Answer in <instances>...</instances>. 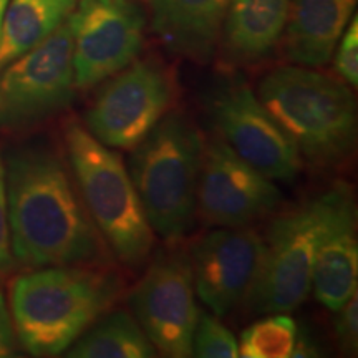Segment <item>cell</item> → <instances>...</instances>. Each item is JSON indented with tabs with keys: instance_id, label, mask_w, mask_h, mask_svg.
<instances>
[{
	"instance_id": "cell-16",
	"label": "cell",
	"mask_w": 358,
	"mask_h": 358,
	"mask_svg": "<svg viewBox=\"0 0 358 358\" xmlns=\"http://www.w3.org/2000/svg\"><path fill=\"white\" fill-rule=\"evenodd\" d=\"M355 7L357 0H290L280 42L287 60L310 69L329 64Z\"/></svg>"
},
{
	"instance_id": "cell-11",
	"label": "cell",
	"mask_w": 358,
	"mask_h": 358,
	"mask_svg": "<svg viewBox=\"0 0 358 358\" xmlns=\"http://www.w3.org/2000/svg\"><path fill=\"white\" fill-rule=\"evenodd\" d=\"M129 306L156 352L171 358L192 357L199 308L186 250H161L129 294Z\"/></svg>"
},
{
	"instance_id": "cell-6",
	"label": "cell",
	"mask_w": 358,
	"mask_h": 358,
	"mask_svg": "<svg viewBox=\"0 0 358 358\" xmlns=\"http://www.w3.org/2000/svg\"><path fill=\"white\" fill-rule=\"evenodd\" d=\"M340 182L280 213L268 226L256 280L243 306L250 313L292 312L307 301L317 248L337 201Z\"/></svg>"
},
{
	"instance_id": "cell-13",
	"label": "cell",
	"mask_w": 358,
	"mask_h": 358,
	"mask_svg": "<svg viewBox=\"0 0 358 358\" xmlns=\"http://www.w3.org/2000/svg\"><path fill=\"white\" fill-rule=\"evenodd\" d=\"M264 239L252 227H219L192 243L194 289L214 315L243 306L262 261Z\"/></svg>"
},
{
	"instance_id": "cell-12",
	"label": "cell",
	"mask_w": 358,
	"mask_h": 358,
	"mask_svg": "<svg viewBox=\"0 0 358 358\" xmlns=\"http://www.w3.org/2000/svg\"><path fill=\"white\" fill-rule=\"evenodd\" d=\"M272 179L239 158L221 138L204 141L198 185V216L209 226L249 227L280 204Z\"/></svg>"
},
{
	"instance_id": "cell-19",
	"label": "cell",
	"mask_w": 358,
	"mask_h": 358,
	"mask_svg": "<svg viewBox=\"0 0 358 358\" xmlns=\"http://www.w3.org/2000/svg\"><path fill=\"white\" fill-rule=\"evenodd\" d=\"M71 358H151L158 355L145 330L127 310L106 312L65 353Z\"/></svg>"
},
{
	"instance_id": "cell-25",
	"label": "cell",
	"mask_w": 358,
	"mask_h": 358,
	"mask_svg": "<svg viewBox=\"0 0 358 358\" xmlns=\"http://www.w3.org/2000/svg\"><path fill=\"white\" fill-rule=\"evenodd\" d=\"M17 355V335L6 297L0 292V358Z\"/></svg>"
},
{
	"instance_id": "cell-15",
	"label": "cell",
	"mask_w": 358,
	"mask_h": 358,
	"mask_svg": "<svg viewBox=\"0 0 358 358\" xmlns=\"http://www.w3.org/2000/svg\"><path fill=\"white\" fill-rule=\"evenodd\" d=\"M231 0H148L151 30L174 55L208 64Z\"/></svg>"
},
{
	"instance_id": "cell-5",
	"label": "cell",
	"mask_w": 358,
	"mask_h": 358,
	"mask_svg": "<svg viewBox=\"0 0 358 358\" xmlns=\"http://www.w3.org/2000/svg\"><path fill=\"white\" fill-rule=\"evenodd\" d=\"M64 150L90 217L113 257L129 268L146 266L153 254L155 232L122 156L73 118L64 124Z\"/></svg>"
},
{
	"instance_id": "cell-23",
	"label": "cell",
	"mask_w": 358,
	"mask_h": 358,
	"mask_svg": "<svg viewBox=\"0 0 358 358\" xmlns=\"http://www.w3.org/2000/svg\"><path fill=\"white\" fill-rule=\"evenodd\" d=\"M334 319V334L338 347L352 355L358 348V301L357 292L338 308Z\"/></svg>"
},
{
	"instance_id": "cell-4",
	"label": "cell",
	"mask_w": 358,
	"mask_h": 358,
	"mask_svg": "<svg viewBox=\"0 0 358 358\" xmlns=\"http://www.w3.org/2000/svg\"><path fill=\"white\" fill-rule=\"evenodd\" d=\"M203 148L192 120L173 110L129 150L127 168L146 221L171 244L185 239L198 217Z\"/></svg>"
},
{
	"instance_id": "cell-26",
	"label": "cell",
	"mask_w": 358,
	"mask_h": 358,
	"mask_svg": "<svg viewBox=\"0 0 358 358\" xmlns=\"http://www.w3.org/2000/svg\"><path fill=\"white\" fill-rule=\"evenodd\" d=\"M319 347H317L315 340H313L308 334H302L299 335L297 332V338H295V345L292 350V355L290 357H319Z\"/></svg>"
},
{
	"instance_id": "cell-21",
	"label": "cell",
	"mask_w": 358,
	"mask_h": 358,
	"mask_svg": "<svg viewBox=\"0 0 358 358\" xmlns=\"http://www.w3.org/2000/svg\"><path fill=\"white\" fill-rule=\"evenodd\" d=\"M192 357L198 358H237L239 343L236 335L219 320L217 315L199 312L192 335Z\"/></svg>"
},
{
	"instance_id": "cell-27",
	"label": "cell",
	"mask_w": 358,
	"mask_h": 358,
	"mask_svg": "<svg viewBox=\"0 0 358 358\" xmlns=\"http://www.w3.org/2000/svg\"><path fill=\"white\" fill-rule=\"evenodd\" d=\"M8 0H0V37H2V22H3V12H6Z\"/></svg>"
},
{
	"instance_id": "cell-22",
	"label": "cell",
	"mask_w": 358,
	"mask_h": 358,
	"mask_svg": "<svg viewBox=\"0 0 358 358\" xmlns=\"http://www.w3.org/2000/svg\"><path fill=\"white\" fill-rule=\"evenodd\" d=\"M337 52H335V71L340 78L350 87L358 85V19L348 22L347 29L343 30Z\"/></svg>"
},
{
	"instance_id": "cell-18",
	"label": "cell",
	"mask_w": 358,
	"mask_h": 358,
	"mask_svg": "<svg viewBox=\"0 0 358 358\" xmlns=\"http://www.w3.org/2000/svg\"><path fill=\"white\" fill-rule=\"evenodd\" d=\"M78 0H8L0 37V70L32 50L73 12Z\"/></svg>"
},
{
	"instance_id": "cell-20",
	"label": "cell",
	"mask_w": 358,
	"mask_h": 358,
	"mask_svg": "<svg viewBox=\"0 0 358 358\" xmlns=\"http://www.w3.org/2000/svg\"><path fill=\"white\" fill-rule=\"evenodd\" d=\"M297 322L285 313H268L241 334L239 357L289 358L297 338Z\"/></svg>"
},
{
	"instance_id": "cell-8",
	"label": "cell",
	"mask_w": 358,
	"mask_h": 358,
	"mask_svg": "<svg viewBox=\"0 0 358 358\" xmlns=\"http://www.w3.org/2000/svg\"><path fill=\"white\" fill-rule=\"evenodd\" d=\"M69 22L0 70V129L19 131L66 110L75 98Z\"/></svg>"
},
{
	"instance_id": "cell-14",
	"label": "cell",
	"mask_w": 358,
	"mask_h": 358,
	"mask_svg": "<svg viewBox=\"0 0 358 358\" xmlns=\"http://www.w3.org/2000/svg\"><path fill=\"white\" fill-rule=\"evenodd\" d=\"M357 214L350 186L340 182L337 201L322 236L312 271L315 299L329 310H338L357 292Z\"/></svg>"
},
{
	"instance_id": "cell-1",
	"label": "cell",
	"mask_w": 358,
	"mask_h": 358,
	"mask_svg": "<svg viewBox=\"0 0 358 358\" xmlns=\"http://www.w3.org/2000/svg\"><path fill=\"white\" fill-rule=\"evenodd\" d=\"M3 168L15 262L34 268L113 264L65 150L43 140L25 143L8 151Z\"/></svg>"
},
{
	"instance_id": "cell-3",
	"label": "cell",
	"mask_w": 358,
	"mask_h": 358,
	"mask_svg": "<svg viewBox=\"0 0 358 358\" xmlns=\"http://www.w3.org/2000/svg\"><path fill=\"white\" fill-rule=\"evenodd\" d=\"M257 98L313 168H335L357 140V101L350 88L310 66L284 65L257 85Z\"/></svg>"
},
{
	"instance_id": "cell-10",
	"label": "cell",
	"mask_w": 358,
	"mask_h": 358,
	"mask_svg": "<svg viewBox=\"0 0 358 358\" xmlns=\"http://www.w3.org/2000/svg\"><path fill=\"white\" fill-rule=\"evenodd\" d=\"M75 87L87 90L134 62L146 32V13L134 0H80L66 19Z\"/></svg>"
},
{
	"instance_id": "cell-9",
	"label": "cell",
	"mask_w": 358,
	"mask_h": 358,
	"mask_svg": "<svg viewBox=\"0 0 358 358\" xmlns=\"http://www.w3.org/2000/svg\"><path fill=\"white\" fill-rule=\"evenodd\" d=\"M208 115L217 138L272 181H294L302 158L243 78L219 82L208 96Z\"/></svg>"
},
{
	"instance_id": "cell-7",
	"label": "cell",
	"mask_w": 358,
	"mask_h": 358,
	"mask_svg": "<svg viewBox=\"0 0 358 358\" xmlns=\"http://www.w3.org/2000/svg\"><path fill=\"white\" fill-rule=\"evenodd\" d=\"M101 83L83 124L113 150H133L171 111L178 95L173 73L153 57L131 62Z\"/></svg>"
},
{
	"instance_id": "cell-24",
	"label": "cell",
	"mask_w": 358,
	"mask_h": 358,
	"mask_svg": "<svg viewBox=\"0 0 358 358\" xmlns=\"http://www.w3.org/2000/svg\"><path fill=\"white\" fill-rule=\"evenodd\" d=\"M13 266L15 259L12 254L10 227H8L6 168H3V158L0 156V282L10 274Z\"/></svg>"
},
{
	"instance_id": "cell-17",
	"label": "cell",
	"mask_w": 358,
	"mask_h": 358,
	"mask_svg": "<svg viewBox=\"0 0 358 358\" xmlns=\"http://www.w3.org/2000/svg\"><path fill=\"white\" fill-rule=\"evenodd\" d=\"M290 0H231L219 42L227 64L254 65L279 47Z\"/></svg>"
},
{
	"instance_id": "cell-2",
	"label": "cell",
	"mask_w": 358,
	"mask_h": 358,
	"mask_svg": "<svg viewBox=\"0 0 358 358\" xmlns=\"http://www.w3.org/2000/svg\"><path fill=\"white\" fill-rule=\"evenodd\" d=\"M123 294L113 264L48 266L17 275L8 299L17 342L34 357L62 355Z\"/></svg>"
}]
</instances>
